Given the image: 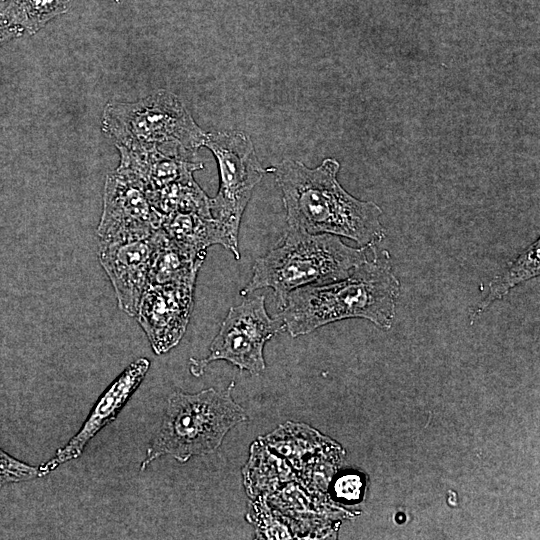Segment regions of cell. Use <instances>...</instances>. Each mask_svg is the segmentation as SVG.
I'll list each match as a JSON object with an SVG mask.
<instances>
[{
  "label": "cell",
  "instance_id": "6da1fadb",
  "mask_svg": "<svg viewBox=\"0 0 540 540\" xmlns=\"http://www.w3.org/2000/svg\"><path fill=\"white\" fill-rule=\"evenodd\" d=\"M339 169L334 158L315 168L286 158L267 171L275 175L281 190L288 227L345 237L360 247L377 246L387 235L383 211L348 193L337 179Z\"/></svg>",
  "mask_w": 540,
  "mask_h": 540
},
{
  "label": "cell",
  "instance_id": "7a4b0ae2",
  "mask_svg": "<svg viewBox=\"0 0 540 540\" xmlns=\"http://www.w3.org/2000/svg\"><path fill=\"white\" fill-rule=\"evenodd\" d=\"M372 258L347 277L292 291L276 317L293 338L339 320L363 318L382 329L393 323L400 281L388 250L370 248Z\"/></svg>",
  "mask_w": 540,
  "mask_h": 540
},
{
  "label": "cell",
  "instance_id": "3957f363",
  "mask_svg": "<svg viewBox=\"0 0 540 540\" xmlns=\"http://www.w3.org/2000/svg\"><path fill=\"white\" fill-rule=\"evenodd\" d=\"M369 249L350 247L333 234H311L288 227L278 246L256 259L251 279L240 294L272 289L281 310L292 291L350 275L368 259Z\"/></svg>",
  "mask_w": 540,
  "mask_h": 540
},
{
  "label": "cell",
  "instance_id": "277c9868",
  "mask_svg": "<svg viewBox=\"0 0 540 540\" xmlns=\"http://www.w3.org/2000/svg\"><path fill=\"white\" fill-rule=\"evenodd\" d=\"M233 388L234 382H231L225 390L173 392L140 470L164 455L185 463L193 456L213 453L233 427L248 419L245 410L232 397Z\"/></svg>",
  "mask_w": 540,
  "mask_h": 540
},
{
  "label": "cell",
  "instance_id": "5b68a950",
  "mask_svg": "<svg viewBox=\"0 0 540 540\" xmlns=\"http://www.w3.org/2000/svg\"><path fill=\"white\" fill-rule=\"evenodd\" d=\"M102 131L116 146L154 149L189 161H195L206 136L182 100L167 90H157L132 103H108Z\"/></svg>",
  "mask_w": 540,
  "mask_h": 540
},
{
  "label": "cell",
  "instance_id": "8992f818",
  "mask_svg": "<svg viewBox=\"0 0 540 540\" xmlns=\"http://www.w3.org/2000/svg\"><path fill=\"white\" fill-rule=\"evenodd\" d=\"M203 147L214 155L219 188L210 198V212L238 248L243 213L256 185L265 174L250 136L242 130L206 132Z\"/></svg>",
  "mask_w": 540,
  "mask_h": 540
},
{
  "label": "cell",
  "instance_id": "52a82bcc",
  "mask_svg": "<svg viewBox=\"0 0 540 540\" xmlns=\"http://www.w3.org/2000/svg\"><path fill=\"white\" fill-rule=\"evenodd\" d=\"M282 331L281 321L267 313L265 296L249 298L229 309L211 342L209 354L202 359H190V372L200 377L211 362L224 360L259 375L266 367L263 353L266 342Z\"/></svg>",
  "mask_w": 540,
  "mask_h": 540
},
{
  "label": "cell",
  "instance_id": "ba28073f",
  "mask_svg": "<svg viewBox=\"0 0 540 540\" xmlns=\"http://www.w3.org/2000/svg\"><path fill=\"white\" fill-rule=\"evenodd\" d=\"M162 217L151 206L144 184L118 166L106 176L103 208L96 229L99 241L145 238L161 228Z\"/></svg>",
  "mask_w": 540,
  "mask_h": 540
},
{
  "label": "cell",
  "instance_id": "9c48e42d",
  "mask_svg": "<svg viewBox=\"0 0 540 540\" xmlns=\"http://www.w3.org/2000/svg\"><path fill=\"white\" fill-rule=\"evenodd\" d=\"M196 282L147 285L136 318L155 354L174 348L182 339L194 306Z\"/></svg>",
  "mask_w": 540,
  "mask_h": 540
},
{
  "label": "cell",
  "instance_id": "30bf717a",
  "mask_svg": "<svg viewBox=\"0 0 540 540\" xmlns=\"http://www.w3.org/2000/svg\"><path fill=\"white\" fill-rule=\"evenodd\" d=\"M156 231L145 238L99 241L100 264L111 281L119 308L130 317H135L148 285Z\"/></svg>",
  "mask_w": 540,
  "mask_h": 540
},
{
  "label": "cell",
  "instance_id": "8fae6325",
  "mask_svg": "<svg viewBox=\"0 0 540 540\" xmlns=\"http://www.w3.org/2000/svg\"><path fill=\"white\" fill-rule=\"evenodd\" d=\"M150 362L139 358L105 389L91 409L79 431L70 441L58 449L53 458L38 467L39 477L55 470L59 465L78 458L90 440L107 424L112 422L143 381Z\"/></svg>",
  "mask_w": 540,
  "mask_h": 540
},
{
  "label": "cell",
  "instance_id": "7c38bea8",
  "mask_svg": "<svg viewBox=\"0 0 540 540\" xmlns=\"http://www.w3.org/2000/svg\"><path fill=\"white\" fill-rule=\"evenodd\" d=\"M272 452L286 459L293 467L297 482L316 488L321 473L323 448L328 441L304 423L286 422L271 433L258 437Z\"/></svg>",
  "mask_w": 540,
  "mask_h": 540
},
{
  "label": "cell",
  "instance_id": "4fadbf2b",
  "mask_svg": "<svg viewBox=\"0 0 540 540\" xmlns=\"http://www.w3.org/2000/svg\"><path fill=\"white\" fill-rule=\"evenodd\" d=\"M161 228L173 242L195 258L205 260L207 249L218 244L230 251L236 260L240 259L239 249L233 246L212 216L176 212L163 218Z\"/></svg>",
  "mask_w": 540,
  "mask_h": 540
},
{
  "label": "cell",
  "instance_id": "5bb4252c",
  "mask_svg": "<svg viewBox=\"0 0 540 540\" xmlns=\"http://www.w3.org/2000/svg\"><path fill=\"white\" fill-rule=\"evenodd\" d=\"M242 476L245 491L251 499L268 495L290 481H297L290 463L272 452L259 438L250 446Z\"/></svg>",
  "mask_w": 540,
  "mask_h": 540
},
{
  "label": "cell",
  "instance_id": "9a60e30c",
  "mask_svg": "<svg viewBox=\"0 0 540 540\" xmlns=\"http://www.w3.org/2000/svg\"><path fill=\"white\" fill-rule=\"evenodd\" d=\"M155 236L156 246L150 265L148 285L196 282L204 260L195 258L179 247L162 228L156 231Z\"/></svg>",
  "mask_w": 540,
  "mask_h": 540
},
{
  "label": "cell",
  "instance_id": "2e32d148",
  "mask_svg": "<svg viewBox=\"0 0 540 540\" xmlns=\"http://www.w3.org/2000/svg\"><path fill=\"white\" fill-rule=\"evenodd\" d=\"M146 192L151 206L162 220L176 212L211 216L210 198L196 183L193 174L160 189Z\"/></svg>",
  "mask_w": 540,
  "mask_h": 540
},
{
  "label": "cell",
  "instance_id": "e0dca14e",
  "mask_svg": "<svg viewBox=\"0 0 540 540\" xmlns=\"http://www.w3.org/2000/svg\"><path fill=\"white\" fill-rule=\"evenodd\" d=\"M540 274V241L535 240L489 282L487 295L474 309L473 316L481 314L491 304L502 299L517 285Z\"/></svg>",
  "mask_w": 540,
  "mask_h": 540
},
{
  "label": "cell",
  "instance_id": "ac0fdd59",
  "mask_svg": "<svg viewBox=\"0 0 540 540\" xmlns=\"http://www.w3.org/2000/svg\"><path fill=\"white\" fill-rule=\"evenodd\" d=\"M71 0H2L0 20L21 27L30 35L70 8Z\"/></svg>",
  "mask_w": 540,
  "mask_h": 540
},
{
  "label": "cell",
  "instance_id": "d6986e66",
  "mask_svg": "<svg viewBox=\"0 0 540 540\" xmlns=\"http://www.w3.org/2000/svg\"><path fill=\"white\" fill-rule=\"evenodd\" d=\"M246 519L256 529V539H293L285 518L263 496L249 503Z\"/></svg>",
  "mask_w": 540,
  "mask_h": 540
},
{
  "label": "cell",
  "instance_id": "ffe728a7",
  "mask_svg": "<svg viewBox=\"0 0 540 540\" xmlns=\"http://www.w3.org/2000/svg\"><path fill=\"white\" fill-rule=\"evenodd\" d=\"M37 477L38 467L22 462L0 448V487Z\"/></svg>",
  "mask_w": 540,
  "mask_h": 540
},
{
  "label": "cell",
  "instance_id": "44dd1931",
  "mask_svg": "<svg viewBox=\"0 0 540 540\" xmlns=\"http://www.w3.org/2000/svg\"><path fill=\"white\" fill-rule=\"evenodd\" d=\"M363 481L360 475L347 473L340 476L334 484V493L345 502L358 501L362 495Z\"/></svg>",
  "mask_w": 540,
  "mask_h": 540
},
{
  "label": "cell",
  "instance_id": "7402d4cb",
  "mask_svg": "<svg viewBox=\"0 0 540 540\" xmlns=\"http://www.w3.org/2000/svg\"><path fill=\"white\" fill-rule=\"evenodd\" d=\"M23 33L24 30L21 27L0 20V47L3 44L22 36Z\"/></svg>",
  "mask_w": 540,
  "mask_h": 540
},
{
  "label": "cell",
  "instance_id": "603a6c76",
  "mask_svg": "<svg viewBox=\"0 0 540 540\" xmlns=\"http://www.w3.org/2000/svg\"><path fill=\"white\" fill-rule=\"evenodd\" d=\"M0 1H2V0H0Z\"/></svg>",
  "mask_w": 540,
  "mask_h": 540
}]
</instances>
